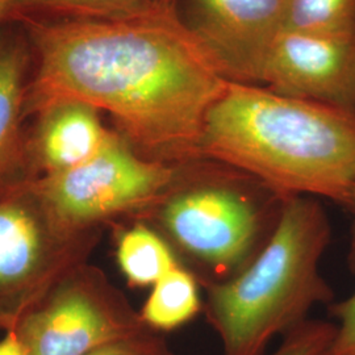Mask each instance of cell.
Wrapping results in <instances>:
<instances>
[{"label": "cell", "instance_id": "1", "mask_svg": "<svg viewBox=\"0 0 355 355\" xmlns=\"http://www.w3.org/2000/svg\"><path fill=\"white\" fill-rule=\"evenodd\" d=\"M16 24L32 51L26 117L53 103H87L146 159L200 158L207 114L229 80L177 7L150 1L119 17Z\"/></svg>", "mask_w": 355, "mask_h": 355}, {"label": "cell", "instance_id": "2", "mask_svg": "<svg viewBox=\"0 0 355 355\" xmlns=\"http://www.w3.org/2000/svg\"><path fill=\"white\" fill-rule=\"evenodd\" d=\"M199 154L255 178L284 199L320 196L349 209L355 111L229 80L207 114Z\"/></svg>", "mask_w": 355, "mask_h": 355}, {"label": "cell", "instance_id": "3", "mask_svg": "<svg viewBox=\"0 0 355 355\" xmlns=\"http://www.w3.org/2000/svg\"><path fill=\"white\" fill-rule=\"evenodd\" d=\"M330 237L329 218L316 199L287 198L261 253L236 277L204 287V313L223 355H263L313 305L329 303L333 291L318 267Z\"/></svg>", "mask_w": 355, "mask_h": 355}, {"label": "cell", "instance_id": "4", "mask_svg": "<svg viewBox=\"0 0 355 355\" xmlns=\"http://www.w3.org/2000/svg\"><path fill=\"white\" fill-rule=\"evenodd\" d=\"M284 200L240 170L198 158L180 165L171 187L133 220L158 232L205 287L236 277L261 253Z\"/></svg>", "mask_w": 355, "mask_h": 355}, {"label": "cell", "instance_id": "5", "mask_svg": "<svg viewBox=\"0 0 355 355\" xmlns=\"http://www.w3.org/2000/svg\"><path fill=\"white\" fill-rule=\"evenodd\" d=\"M101 229L54 215L35 180L0 195V329L13 330L86 259Z\"/></svg>", "mask_w": 355, "mask_h": 355}, {"label": "cell", "instance_id": "6", "mask_svg": "<svg viewBox=\"0 0 355 355\" xmlns=\"http://www.w3.org/2000/svg\"><path fill=\"white\" fill-rule=\"evenodd\" d=\"M179 168L141 157L111 129L102 148L86 162L38 178L35 187L66 225L101 229L119 217L133 218L148 209L171 187Z\"/></svg>", "mask_w": 355, "mask_h": 355}, {"label": "cell", "instance_id": "7", "mask_svg": "<svg viewBox=\"0 0 355 355\" xmlns=\"http://www.w3.org/2000/svg\"><path fill=\"white\" fill-rule=\"evenodd\" d=\"M148 328L125 296L96 267L82 265L13 331L26 355H87Z\"/></svg>", "mask_w": 355, "mask_h": 355}, {"label": "cell", "instance_id": "8", "mask_svg": "<svg viewBox=\"0 0 355 355\" xmlns=\"http://www.w3.org/2000/svg\"><path fill=\"white\" fill-rule=\"evenodd\" d=\"M258 83L287 96L355 111V32L280 31Z\"/></svg>", "mask_w": 355, "mask_h": 355}, {"label": "cell", "instance_id": "9", "mask_svg": "<svg viewBox=\"0 0 355 355\" xmlns=\"http://www.w3.org/2000/svg\"><path fill=\"white\" fill-rule=\"evenodd\" d=\"M283 0H189L184 23L232 82L258 85Z\"/></svg>", "mask_w": 355, "mask_h": 355}, {"label": "cell", "instance_id": "10", "mask_svg": "<svg viewBox=\"0 0 355 355\" xmlns=\"http://www.w3.org/2000/svg\"><path fill=\"white\" fill-rule=\"evenodd\" d=\"M32 51L24 31L0 26V195L38 179L29 150L26 85Z\"/></svg>", "mask_w": 355, "mask_h": 355}, {"label": "cell", "instance_id": "11", "mask_svg": "<svg viewBox=\"0 0 355 355\" xmlns=\"http://www.w3.org/2000/svg\"><path fill=\"white\" fill-rule=\"evenodd\" d=\"M33 117L29 150L40 178L86 162L111 132L103 125L99 110L78 101L53 103Z\"/></svg>", "mask_w": 355, "mask_h": 355}, {"label": "cell", "instance_id": "12", "mask_svg": "<svg viewBox=\"0 0 355 355\" xmlns=\"http://www.w3.org/2000/svg\"><path fill=\"white\" fill-rule=\"evenodd\" d=\"M116 233L117 265L133 287L154 286L180 265L165 239L145 223L136 221Z\"/></svg>", "mask_w": 355, "mask_h": 355}, {"label": "cell", "instance_id": "13", "mask_svg": "<svg viewBox=\"0 0 355 355\" xmlns=\"http://www.w3.org/2000/svg\"><path fill=\"white\" fill-rule=\"evenodd\" d=\"M199 286L186 267H174L153 286L140 312L144 325L159 333L173 331L189 324L203 311Z\"/></svg>", "mask_w": 355, "mask_h": 355}, {"label": "cell", "instance_id": "14", "mask_svg": "<svg viewBox=\"0 0 355 355\" xmlns=\"http://www.w3.org/2000/svg\"><path fill=\"white\" fill-rule=\"evenodd\" d=\"M152 0H11L6 23L96 20L136 12Z\"/></svg>", "mask_w": 355, "mask_h": 355}, {"label": "cell", "instance_id": "15", "mask_svg": "<svg viewBox=\"0 0 355 355\" xmlns=\"http://www.w3.org/2000/svg\"><path fill=\"white\" fill-rule=\"evenodd\" d=\"M280 31L353 33L355 0H283Z\"/></svg>", "mask_w": 355, "mask_h": 355}, {"label": "cell", "instance_id": "16", "mask_svg": "<svg viewBox=\"0 0 355 355\" xmlns=\"http://www.w3.org/2000/svg\"><path fill=\"white\" fill-rule=\"evenodd\" d=\"M337 331V325L324 320L306 318L284 334L271 355H325Z\"/></svg>", "mask_w": 355, "mask_h": 355}, {"label": "cell", "instance_id": "17", "mask_svg": "<svg viewBox=\"0 0 355 355\" xmlns=\"http://www.w3.org/2000/svg\"><path fill=\"white\" fill-rule=\"evenodd\" d=\"M87 355H175L165 338L153 330L105 343Z\"/></svg>", "mask_w": 355, "mask_h": 355}, {"label": "cell", "instance_id": "18", "mask_svg": "<svg viewBox=\"0 0 355 355\" xmlns=\"http://www.w3.org/2000/svg\"><path fill=\"white\" fill-rule=\"evenodd\" d=\"M330 312L338 320V325L325 355H355V292L341 303L331 305Z\"/></svg>", "mask_w": 355, "mask_h": 355}, {"label": "cell", "instance_id": "19", "mask_svg": "<svg viewBox=\"0 0 355 355\" xmlns=\"http://www.w3.org/2000/svg\"><path fill=\"white\" fill-rule=\"evenodd\" d=\"M0 355H26L23 345L13 330H8L6 337L0 341Z\"/></svg>", "mask_w": 355, "mask_h": 355}, {"label": "cell", "instance_id": "20", "mask_svg": "<svg viewBox=\"0 0 355 355\" xmlns=\"http://www.w3.org/2000/svg\"><path fill=\"white\" fill-rule=\"evenodd\" d=\"M349 211L354 216V224L352 228V239H350V246H349V255H347V262L350 270L355 274V191L353 193V199L349 207Z\"/></svg>", "mask_w": 355, "mask_h": 355}, {"label": "cell", "instance_id": "21", "mask_svg": "<svg viewBox=\"0 0 355 355\" xmlns=\"http://www.w3.org/2000/svg\"><path fill=\"white\" fill-rule=\"evenodd\" d=\"M10 1L11 0H0V26L6 24V19H7V12H8V7H10Z\"/></svg>", "mask_w": 355, "mask_h": 355}, {"label": "cell", "instance_id": "22", "mask_svg": "<svg viewBox=\"0 0 355 355\" xmlns=\"http://www.w3.org/2000/svg\"><path fill=\"white\" fill-rule=\"evenodd\" d=\"M152 1L164 4V6H170V7H177L178 3V0H152Z\"/></svg>", "mask_w": 355, "mask_h": 355}]
</instances>
